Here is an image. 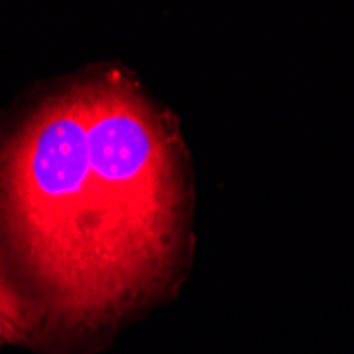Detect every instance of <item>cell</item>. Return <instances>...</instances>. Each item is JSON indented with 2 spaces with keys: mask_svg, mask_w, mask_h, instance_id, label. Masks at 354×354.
I'll return each instance as SVG.
<instances>
[{
  "mask_svg": "<svg viewBox=\"0 0 354 354\" xmlns=\"http://www.w3.org/2000/svg\"><path fill=\"white\" fill-rule=\"evenodd\" d=\"M24 331V312L17 299L0 282V344L19 337Z\"/></svg>",
  "mask_w": 354,
  "mask_h": 354,
  "instance_id": "3",
  "label": "cell"
},
{
  "mask_svg": "<svg viewBox=\"0 0 354 354\" xmlns=\"http://www.w3.org/2000/svg\"><path fill=\"white\" fill-rule=\"evenodd\" d=\"M89 178L109 318L162 278L174 244L178 176L172 142L121 79L85 83Z\"/></svg>",
  "mask_w": 354,
  "mask_h": 354,
  "instance_id": "2",
  "label": "cell"
},
{
  "mask_svg": "<svg viewBox=\"0 0 354 354\" xmlns=\"http://www.w3.org/2000/svg\"><path fill=\"white\" fill-rule=\"evenodd\" d=\"M87 121L79 85L41 104L0 153V221L51 312L75 327L109 320Z\"/></svg>",
  "mask_w": 354,
  "mask_h": 354,
  "instance_id": "1",
  "label": "cell"
}]
</instances>
